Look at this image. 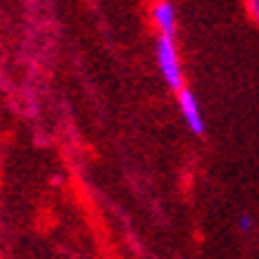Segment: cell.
I'll list each match as a JSON object with an SVG mask.
<instances>
[{
	"mask_svg": "<svg viewBox=\"0 0 259 259\" xmlns=\"http://www.w3.org/2000/svg\"><path fill=\"white\" fill-rule=\"evenodd\" d=\"M157 64L166 81V86L171 88V91L179 93L181 88H186L183 69H181V57H179V50H176L174 38H166V36H159L157 38Z\"/></svg>",
	"mask_w": 259,
	"mask_h": 259,
	"instance_id": "obj_1",
	"label": "cell"
},
{
	"mask_svg": "<svg viewBox=\"0 0 259 259\" xmlns=\"http://www.w3.org/2000/svg\"><path fill=\"white\" fill-rule=\"evenodd\" d=\"M179 110H181V117H183V121H186V126H188L190 134L202 136L204 128H207V124H204L200 102H197L195 93H193L188 86L179 91Z\"/></svg>",
	"mask_w": 259,
	"mask_h": 259,
	"instance_id": "obj_2",
	"label": "cell"
},
{
	"mask_svg": "<svg viewBox=\"0 0 259 259\" xmlns=\"http://www.w3.org/2000/svg\"><path fill=\"white\" fill-rule=\"evenodd\" d=\"M150 17H152V24H155V29L159 31V36L174 38L176 26H179V17H176V8H174L171 3H157V5H152Z\"/></svg>",
	"mask_w": 259,
	"mask_h": 259,
	"instance_id": "obj_3",
	"label": "cell"
},
{
	"mask_svg": "<svg viewBox=\"0 0 259 259\" xmlns=\"http://www.w3.org/2000/svg\"><path fill=\"white\" fill-rule=\"evenodd\" d=\"M238 228H240L243 233H250L252 228H254V219H252L250 214H240V219H238Z\"/></svg>",
	"mask_w": 259,
	"mask_h": 259,
	"instance_id": "obj_4",
	"label": "cell"
},
{
	"mask_svg": "<svg viewBox=\"0 0 259 259\" xmlns=\"http://www.w3.org/2000/svg\"><path fill=\"white\" fill-rule=\"evenodd\" d=\"M247 12H250V17L259 24V0H250V3H247Z\"/></svg>",
	"mask_w": 259,
	"mask_h": 259,
	"instance_id": "obj_5",
	"label": "cell"
}]
</instances>
